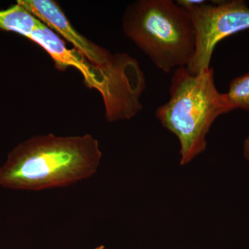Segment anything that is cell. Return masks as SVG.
<instances>
[{
	"label": "cell",
	"mask_w": 249,
	"mask_h": 249,
	"mask_svg": "<svg viewBox=\"0 0 249 249\" xmlns=\"http://www.w3.org/2000/svg\"><path fill=\"white\" fill-rule=\"evenodd\" d=\"M184 8L189 11L196 30V53L186 67L193 75L209 70L214 49L220 41L249 29V7L242 0Z\"/></svg>",
	"instance_id": "8992f818"
},
{
	"label": "cell",
	"mask_w": 249,
	"mask_h": 249,
	"mask_svg": "<svg viewBox=\"0 0 249 249\" xmlns=\"http://www.w3.org/2000/svg\"><path fill=\"white\" fill-rule=\"evenodd\" d=\"M29 39L45 49L57 69L74 67L82 73L89 88L101 93L109 122L132 119L142 109L140 98L146 86L145 78L131 79L109 74L88 61L76 49L67 47L60 36L43 23L36 28Z\"/></svg>",
	"instance_id": "277c9868"
},
{
	"label": "cell",
	"mask_w": 249,
	"mask_h": 249,
	"mask_svg": "<svg viewBox=\"0 0 249 249\" xmlns=\"http://www.w3.org/2000/svg\"><path fill=\"white\" fill-rule=\"evenodd\" d=\"M226 93L234 109L249 111V71L232 80Z\"/></svg>",
	"instance_id": "ba28073f"
},
{
	"label": "cell",
	"mask_w": 249,
	"mask_h": 249,
	"mask_svg": "<svg viewBox=\"0 0 249 249\" xmlns=\"http://www.w3.org/2000/svg\"><path fill=\"white\" fill-rule=\"evenodd\" d=\"M41 22L61 36L88 61L112 76L131 79L145 78L139 62L125 53L112 54L82 35L71 25L63 11L52 0H18Z\"/></svg>",
	"instance_id": "5b68a950"
},
{
	"label": "cell",
	"mask_w": 249,
	"mask_h": 249,
	"mask_svg": "<svg viewBox=\"0 0 249 249\" xmlns=\"http://www.w3.org/2000/svg\"><path fill=\"white\" fill-rule=\"evenodd\" d=\"M105 247L104 246H99V247H96V248H95L94 249H104Z\"/></svg>",
	"instance_id": "30bf717a"
},
{
	"label": "cell",
	"mask_w": 249,
	"mask_h": 249,
	"mask_svg": "<svg viewBox=\"0 0 249 249\" xmlns=\"http://www.w3.org/2000/svg\"><path fill=\"white\" fill-rule=\"evenodd\" d=\"M243 155L245 160H247L249 163V133L247 138H246L245 142H244Z\"/></svg>",
	"instance_id": "9c48e42d"
},
{
	"label": "cell",
	"mask_w": 249,
	"mask_h": 249,
	"mask_svg": "<svg viewBox=\"0 0 249 249\" xmlns=\"http://www.w3.org/2000/svg\"><path fill=\"white\" fill-rule=\"evenodd\" d=\"M102 155L90 134L34 136L9 152L0 167V187L40 191L71 186L93 176Z\"/></svg>",
	"instance_id": "6da1fadb"
},
{
	"label": "cell",
	"mask_w": 249,
	"mask_h": 249,
	"mask_svg": "<svg viewBox=\"0 0 249 249\" xmlns=\"http://www.w3.org/2000/svg\"><path fill=\"white\" fill-rule=\"evenodd\" d=\"M234 110L227 93L219 92L213 67L192 74L186 67L174 71L168 102L157 108L158 120L180 143V164H188L204 152L214 121Z\"/></svg>",
	"instance_id": "7a4b0ae2"
},
{
	"label": "cell",
	"mask_w": 249,
	"mask_h": 249,
	"mask_svg": "<svg viewBox=\"0 0 249 249\" xmlns=\"http://www.w3.org/2000/svg\"><path fill=\"white\" fill-rule=\"evenodd\" d=\"M41 22L22 5L16 4L0 11V29L17 33L29 38Z\"/></svg>",
	"instance_id": "52a82bcc"
},
{
	"label": "cell",
	"mask_w": 249,
	"mask_h": 249,
	"mask_svg": "<svg viewBox=\"0 0 249 249\" xmlns=\"http://www.w3.org/2000/svg\"><path fill=\"white\" fill-rule=\"evenodd\" d=\"M125 35L165 73L191 63L196 34L189 11L172 0H139L123 17Z\"/></svg>",
	"instance_id": "3957f363"
}]
</instances>
